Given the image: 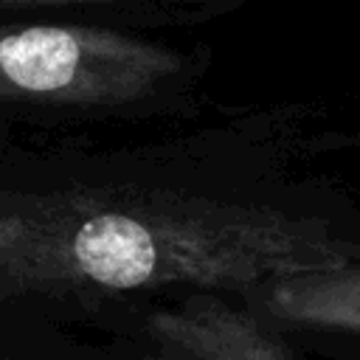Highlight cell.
Listing matches in <instances>:
<instances>
[{
    "label": "cell",
    "instance_id": "cell-1",
    "mask_svg": "<svg viewBox=\"0 0 360 360\" xmlns=\"http://www.w3.org/2000/svg\"><path fill=\"white\" fill-rule=\"evenodd\" d=\"M360 262L323 219L166 188H0V301L20 295L253 292Z\"/></svg>",
    "mask_w": 360,
    "mask_h": 360
},
{
    "label": "cell",
    "instance_id": "cell-2",
    "mask_svg": "<svg viewBox=\"0 0 360 360\" xmlns=\"http://www.w3.org/2000/svg\"><path fill=\"white\" fill-rule=\"evenodd\" d=\"M194 59L101 25L0 22V101L138 112L177 96Z\"/></svg>",
    "mask_w": 360,
    "mask_h": 360
},
{
    "label": "cell",
    "instance_id": "cell-3",
    "mask_svg": "<svg viewBox=\"0 0 360 360\" xmlns=\"http://www.w3.org/2000/svg\"><path fill=\"white\" fill-rule=\"evenodd\" d=\"M146 332L160 360H295L259 315L217 292H191L152 312Z\"/></svg>",
    "mask_w": 360,
    "mask_h": 360
},
{
    "label": "cell",
    "instance_id": "cell-4",
    "mask_svg": "<svg viewBox=\"0 0 360 360\" xmlns=\"http://www.w3.org/2000/svg\"><path fill=\"white\" fill-rule=\"evenodd\" d=\"M248 295L276 323L360 335V262L284 276Z\"/></svg>",
    "mask_w": 360,
    "mask_h": 360
},
{
    "label": "cell",
    "instance_id": "cell-5",
    "mask_svg": "<svg viewBox=\"0 0 360 360\" xmlns=\"http://www.w3.org/2000/svg\"><path fill=\"white\" fill-rule=\"evenodd\" d=\"M155 0H0V11H28V8H82V6H135Z\"/></svg>",
    "mask_w": 360,
    "mask_h": 360
}]
</instances>
